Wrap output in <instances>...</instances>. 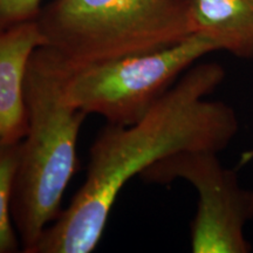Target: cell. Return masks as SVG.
<instances>
[{"instance_id": "obj_5", "label": "cell", "mask_w": 253, "mask_h": 253, "mask_svg": "<svg viewBox=\"0 0 253 253\" xmlns=\"http://www.w3.org/2000/svg\"><path fill=\"white\" fill-rule=\"evenodd\" d=\"M145 182L168 184L184 179L198 192L191 230L194 253H246L245 226L253 217V192L239 185L235 172L221 166L217 153L179 151L145 169Z\"/></svg>"}, {"instance_id": "obj_3", "label": "cell", "mask_w": 253, "mask_h": 253, "mask_svg": "<svg viewBox=\"0 0 253 253\" xmlns=\"http://www.w3.org/2000/svg\"><path fill=\"white\" fill-rule=\"evenodd\" d=\"M37 23L42 47L68 68L161 50L194 34L191 0H50Z\"/></svg>"}, {"instance_id": "obj_9", "label": "cell", "mask_w": 253, "mask_h": 253, "mask_svg": "<svg viewBox=\"0 0 253 253\" xmlns=\"http://www.w3.org/2000/svg\"><path fill=\"white\" fill-rule=\"evenodd\" d=\"M43 0H0V30L37 20Z\"/></svg>"}, {"instance_id": "obj_7", "label": "cell", "mask_w": 253, "mask_h": 253, "mask_svg": "<svg viewBox=\"0 0 253 253\" xmlns=\"http://www.w3.org/2000/svg\"><path fill=\"white\" fill-rule=\"evenodd\" d=\"M191 26L218 50L253 58V0H191Z\"/></svg>"}, {"instance_id": "obj_4", "label": "cell", "mask_w": 253, "mask_h": 253, "mask_svg": "<svg viewBox=\"0 0 253 253\" xmlns=\"http://www.w3.org/2000/svg\"><path fill=\"white\" fill-rule=\"evenodd\" d=\"M216 50L207 38L192 34L161 50L67 67L66 100L81 112L102 116L109 125H134L197 60Z\"/></svg>"}, {"instance_id": "obj_8", "label": "cell", "mask_w": 253, "mask_h": 253, "mask_svg": "<svg viewBox=\"0 0 253 253\" xmlns=\"http://www.w3.org/2000/svg\"><path fill=\"white\" fill-rule=\"evenodd\" d=\"M20 147L21 141H0V253H15L21 249L12 216V197Z\"/></svg>"}, {"instance_id": "obj_1", "label": "cell", "mask_w": 253, "mask_h": 253, "mask_svg": "<svg viewBox=\"0 0 253 253\" xmlns=\"http://www.w3.org/2000/svg\"><path fill=\"white\" fill-rule=\"evenodd\" d=\"M224 77L218 63L194 65L140 121L108 123L91 145L84 184L45 230L33 253L93 252L116 198L132 177L179 151L225 149L238 131L235 109L205 99Z\"/></svg>"}, {"instance_id": "obj_6", "label": "cell", "mask_w": 253, "mask_h": 253, "mask_svg": "<svg viewBox=\"0 0 253 253\" xmlns=\"http://www.w3.org/2000/svg\"><path fill=\"white\" fill-rule=\"evenodd\" d=\"M41 46L37 20L0 30V141H23L25 137V80L31 56Z\"/></svg>"}, {"instance_id": "obj_2", "label": "cell", "mask_w": 253, "mask_h": 253, "mask_svg": "<svg viewBox=\"0 0 253 253\" xmlns=\"http://www.w3.org/2000/svg\"><path fill=\"white\" fill-rule=\"evenodd\" d=\"M67 69L55 52L42 46L27 67V131L12 197V216L25 253H33L62 212V197L77 170L78 138L87 114L66 100Z\"/></svg>"}]
</instances>
